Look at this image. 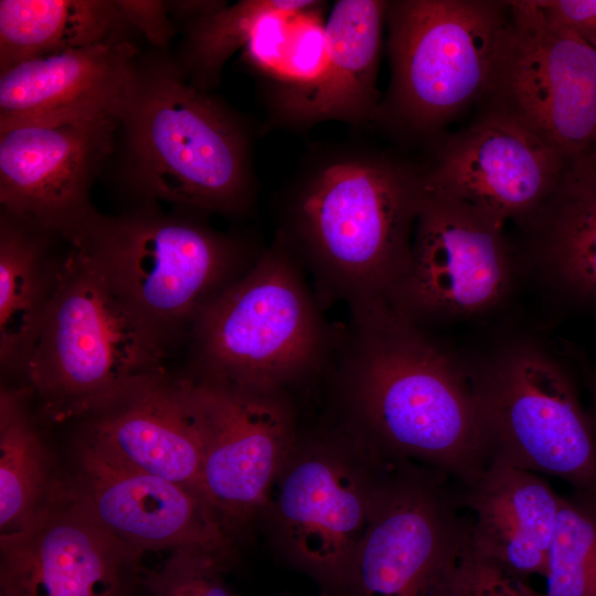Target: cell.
<instances>
[{"mask_svg": "<svg viewBox=\"0 0 596 596\" xmlns=\"http://www.w3.org/2000/svg\"><path fill=\"white\" fill-rule=\"evenodd\" d=\"M423 192V161L359 138L313 143L281 191L276 235L321 296L351 312L389 302Z\"/></svg>", "mask_w": 596, "mask_h": 596, "instance_id": "1", "label": "cell"}, {"mask_svg": "<svg viewBox=\"0 0 596 596\" xmlns=\"http://www.w3.org/2000/svg\"><path fill=\"white\" fill-rule=\"evenodd\" d=\"M338 359L347 425L384 456L458 485L488 467L472 371L389 302L351 312Z\"/></svg>", "mask_w": 596, "mask_h": 596, "instance_id": "2", "label": "cell"}, {"mask_svg": "<svg viewBox=\"0 0 596 596\" xmlns=\"http://www.w3.org/2000/svg\"><path fill=\"white\" fill-rule=\"evenodd\" d=\"M114 116L110 161L140 204L164 202L199 215L244 216L253 210L249 120L194 86L168 51L138 53Z\"/></svg>", "mask_w": 596, "mask_h": 596, "instance_id": "3", "label": "cell"}, {"mask_svg": "<svg viewBox=\"0 0 596 596\" xmlns=\"http://www.w3.org/2000/svg\"><path fill=\"white\" fill-rule=\"evenodd\" d=\"M199 214L142 203L120 215L95 211L68 238L166 341L190 332L264 248L214 230Z\"/></svg>", "mask_w": 596, "mask_h": 596, "instance_id": "4", "label": "cell"}, {"mask_svg": "<svg viewBox=\"0 0 596 596\" xmlns=\"http://www.w3.org/2000/svg\"><path fill=\"white\" fill-rule=\"evenodd\" d=\"M164 342L68 243L22 371L50 415H91L164 377Z\"/></svg>", "mask_w": 596, "mask_h": 596, "instance_id": "5", "label": "cell"}, {"mask_svg": "<svg viewBox=\"0 0 596 596\" xmlns=\"http://www.w3.org/2000/svg\"><path fill=\"white\" fill-rule=\"evenodd\" d=\"M509 1H387L391 78L369 127L427 149L487 85Z\"/></svg>", "mask_w": 596, "mask_h": 596, "instance_id": "6", "label": "cell"}, {"mask_svg": "<svg viewBox=\"0 0 596 596\" xmlns=\"http://www.w3.org/2000/svg\"><path fill=\"white\" fill-rule=\"evenodd\" d=\"M302 270L275 235L194 323V377L285 392L320 371L333 338Z\"/></svg>", "mask_w": 596, "mask_h": 596, "instance_id": "7", "label": "cell"}, {"mask_svg": "<svg viewBox=\"0 0 596 596\" xmlns=\"http://www.w3.org/2000/svg\"><path fill=\"white\" fill-rule=\"evenodd\" d=\"M344 422L298 436L262 513L283 554L342 596L382 487L396 464Z\"/></svg>", "mask_w": 596, "mask_h": 596, "instance_id": "8", "label": "cell"}, {"mask_svg": "<svg viewBox=\"0 0 596 596\" xmlns=\"http://www.w3.org/2000/svg\"><path fill=\"white\" fill-rule=\"evenodd\" d=\"M471 371L488 466L552 476L596 499V432L564 368L520 340Z\"/></svg>", "mask_w": 596, "mask_h": 596, "instance_id": "9", "label": "cell"}, {"mask_svg": "<svg viewBox=\"0 0 596 596\" xmlns=\"http://www.w3.org/2000/svg\"><path fill=\"white\" fill-rule=\"evenodd\" d=\"M509 7L480 113L518 125L567 169L596 166V49L549 22L533 0Z\"/></svg>", "mask_w": 596, "mask_h": 596, "instance_id": "10", "label": "cell"}, {"mask_svg": "<svg viewBox=\"0 0 596 596\" xmlns=\"http://www.w3.org/2000/svg\"><path fill=\"white\" fill-rule=\"evenodd\" d=\"M458 485L421 465L390 471L355 551L342 596H448L473 554Z\"/></svg>", "mask_w": 596, "mask_h": 596, "instance_id": "11", "label": "cell"}, {"mask_svg": "<svg viewBox=\"0 0 596 596\" xmlns=\"http://www.w3.org/2000/svg\"><path fill=\"white\" fill-rule=\"evenodd\" d=\"M503 227L424 184L409 263L389 304L418 324L493 309L507 296L514 269Z\"/></svg>", "mask_w": 596, "mask_h": 596, "instance_id": "12", "label": "cell"}, {"mask_svg": "<svg viewBox=\"0 0 596 596\" xmlns=\"http://www.w3.org/2000/svg\"><path fill=\"white\" fill-rule=\"evenodd\" d=\"M181 381L202 441L204 498L232 532L266 507L299 436L294 409L281 391Z\"/></svg>", "mask_w": 596, "mask_h": 596, "instance_id": "13", "label": "cell"}, {"mask_svg": "<svg viewBox=\"0 0 596 596\" xmlns=\"http://www.w3.org/2000/svg\"><path fill=\"white\" fill-rule=\"evenodd\" d=\"M54 491L141 554L191 550L226 561L230 532L201 496L123 465L83 439L71 475Z\"/></svg>", "mask_w": 596, "mask_h": 596, "instance_id": "14", "label": "cell"}, {"mask_svg": "<svg viewBox=\"0 0 596 596\" xmlns=\"http://www.w3.org/2000/svg\"><path fill=\"white\" fill-rule=\"evenodd\" d=\"M116 130L114 115L0 129L1 210L67 241L96 211L91 190Z\"/></svg>", "mask_w": 596, "mask_h": 596, "instance_id": "15", "label": "cell"}, {"mask_svg": "<svg viewBox=\"0 0 596 596\" xmlns=\"http://www.w3.org/2000/svg\"><path fill=\"white\" fill-rule=\"evenodd\" d=\"M424 184L496 221L523 223L552 195L567 167L518 125L480 113L468 127L428 148Z\"/></svg>", "mask_w": 596, "mask_h": 596, "instance_id": "16", "label": "cell"}, {"mask_svg": "<svg viewBox=\"0 0 596 596\" xmlns=\"http://www.w3.org/2000/svg\"><path fill=\"white\" fill-rule=\"evenodd\" d=\"M141 556L53 490L25 526L0 535V596H134Z\"/></svg>", "mask_w": 596, "mask_h": 596, "instance_id": "17", "label": "cell"}, {"mask_svg": "<svg viewBox=\"0 0 596 596\" xmlns=\"http://www.w3.org/2000/svg\"><path fill=\"white\" fill-rule=\"evenodd\" d=\"M141 50L118 39L20 62L0 72V129L114 115Z\"/></svg>", "mask_w": 596, "mask_h": 596, "instance_id": "18", "label": "cell"}, {"mask_svg": "<svg viewBox=\"0 0 596 596\" xmlns=\"http://www.w3.org/2000/svg\"><path fill=\"white\" fill-rule=\"evenodd\" d=\"M83 440L205 500L201 436L181 380H156L91 414Z\"/></svg>", "mask_w": 596, "mask_h": 596, "instance_id": "19", "label": "cell"}, {"mask_svg": "<svg viewBox=\"0 0 596 596\" xmlns=\"http://www.w3.org/2000/svg\"><path fill=\"white\" fill-rule=\"evenodd\" d=\"M458 493L479 558L521 582L546 576L562 496L542 476L491 465Z\"/></svg>", "mask_w": 596, "mask_h": 596, "instance_id": "20", "label": "cell"}, {"mask_svg": "<svg viewBox=\"0 0 596 596\" xmlns=\"http://www.w3.org/2000/svg\"><path fill=\"white\" fill-rule=\"evenodd\" d=\"M386 6V0H338L332 4L326 20L323 75L283 127L306 130L324 120L369 127L381 99L376 81Z\"/></svg>", "mask_w": 596, "mask_h": 596, "instance_id": "21", "label": "cell"}, {"mask_svg": "<svg viewBox=\"0 0 596 596\" xmlns=\"http://www.w3.org/2000/svg\"><path fill=\"white\" fill-rule=\"evenodd\" d=\"M54 233L1 210L0 360L23 370L51 305L63 256L51 254ZM61 236V235H60Z\"/></svg>", "mask_w": 596, "mask_h": 596, "instance_id": "22", "label": "cell"}, {"mask_svg": "<svg viewBox=\"0 0 596 596\" xmlns=\"http://www.w3.org/2000/svg\"><path fill=\"white\" fill-rule=\"evenodd\" d=\"M520 225L547 278L575 298L596 301V166L567 169Z\"/></svg>", "mask_w": 596, "mask_h": 596, "instance_id": "23", "label": "cell"}, {"mask_svg": "<svg viewBox=\"0 0 596 596\" xmlns=\"http://www.w3.org/2000/svg\"><path fill=\"white\" fill-rule=\"evenodd\" d=\"M135 34L113 0H1L0 72L33 57Z\"/></svg>", "mask_w": 596, "mask_h": 596, "instance_id": "24", "label": "cell"}, {"mask_svg": "<svg viewBox=\"0 0 596 596\" xmlns=\"http://www.w3.org/2000/svg\"><path fill=\"white\" fill-rule=\"evenodd\" d=\"M29 386L0 394V535L25 526L55 487L46 446L28 413Z\"/></svg>", "mask_w": 596, "mask_h": 596, "instance_id": "25", "label": "cell"}, {"mask_svg": "<svg viewBox=\"0 0 596 596\" xmlns=\"http://www.w3.org/2000/svg\"><path fill=\"white\" fill-rule=\"evenodd\" d=\"M286 0H241L182 24L175 56L188 79L210 92L220 84L225 63L244 46L254 24Z\"/></svg>", "mask_w": 596, "mask_h": 596, "instance_id": "26", "label": "cell"}, {"mask_svg": "<svg viewBox=\"0 0 596 596\" xmlns=\"http://www.w3.org/2000/svg\"><path fill=\"white\" fill-rule=\"evenodd\" d=\"M545 579L535 596H596V499L562 497Z\"/></svg>", "mask_w": 596, "mask_h": 596, "instance_id": "27", "label": "cell"}, {"mask_svg": "<svg viewBox=\"0 0 596 596\" xmlns=\"http://www.w3.org/2000/svg\"><path fill=\"white\" fill-rule=\"evenodd\" d=\"M326 1L294 17L288 52L277 81L266 87L270 120L281 126L320 82L328 62Z\"/></svg>", "mask_w": 596, "mask_h": 596, "instance_id": "28", "label": "cell"}, {"mask_svg": "<svg viewBox=\"0 0 596 596\" xmlns=\"http://www.w3.org/2000/svg\"><path fill=\"white\" fill-rule=\"evenodd\" d=\"M224 564L207 553L173 551L141 585L148 596H234L222 577Z\"/></svg>", "mask_w": 596, "mask_h": 596, "instance_id": "29", "label": "cell"}, {"mask_svg": "<svg viewBox=\"0 0 596 596\" xmlns=\"http://www.w3.org/2000/svg\"><path fill=\"white\" fill-rule=\"evenodd\" d=\"M316 0H287L263 14L254 24L241 49L243 63L264 83L274 84L283 70L289 47L294 17L310 8Z\"/></svg>", "mask_w": 596, "mask_h": 596, "instance_id": "30", "label": "cell"}, {"mask_svg": "<svg viewBox=\"0 0 596 596\" xmlns=\"http://www.w3.org/2000/svg\"><path fill=\"white\" fill-rule=\"evenodd\" d=\"M529 583L512 578L475 552L459 571L448 596H534Z\"/></svg>", "mask_w": 596, "mask_h": 596, "instance_id": "31", "label": "cell"}, {"mask_svg": "<svg viewBox=\"0 0 596 596\" xmlns=\"http://www.w3.org/2000/svg\"><path fill=\"white\" fill-rule=\"evenodd\" d=\"M126 21L142 36L151 49L168 51L178 31L164 1L159 0H116Z\"/></svg>", "mask_w": 596, "mask_h": 596, "instance_id": "32", "label": "cell"}, {"mask_svg": "<svg viewBox=\"0 0 596 596\" xmlns=\"http://www.w3.org/2000/svg\"><path fill=\"white\" fill-rule=\"evenodd\" d=\"M551 23L596 49V0H533Z\"/></svg>", "mask_w": 596, "mask_h": 596, "instance_id": "33", "label": "cell"}, {"mask_svg": "<svg viewBox=\"0 0 596 596\" xmlns=\"http://www.w3.org/2000/svg\"><path fill=\"white\" fill-rule=\"evenodd\" d=\"M168 12L173 22L187 23L204 14H207L226 3V1H164Z\"/></svg>", "mask_w": 596, "mask_h": 596, "instance_id": "34", "label": "cell"}, {"mask_svg": "<svg viewBox=\"0 0 596 596\" xmlns=\"http://www.w3.org/2000/svg\"><path fill=\"white\" fill-rule=\"evenodd\" d=\"M584 380L592 401L590 418L596 432V371L589 366H584Z\"/></svg>", "mask_w": 596, "mask_h": 596, "instance_id": "35", "label": "cell"}, {"mask_svg": "<svg viewBox=\"0 0 596 596\" xmlns=\"http://www.w3.org/2000/svg\"><path fill=\"white\" fill-rule=\"evenodd\" d=\"M319 596H340V595L324 589Z\"/></svg>", "mask_w": 596, "mask_h": 596, "instance_id": "36", "label": "cell"}]
</instances>
